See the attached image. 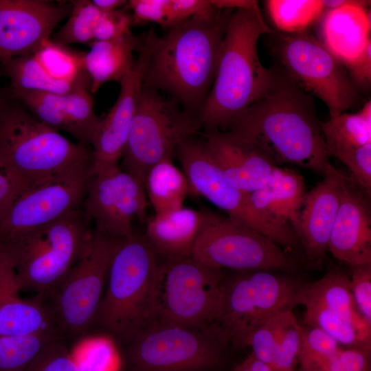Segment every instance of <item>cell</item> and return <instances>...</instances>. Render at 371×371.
I'll return each instance as SVG.
<instances>
[{"label":"cell","mask_w":371,"mask_h":371,"mask_svg":"<svg viewBox=\"0 0 371 371\" xmlns=\"http://www.w3.org/2000/svg\"><path fill=\"white\" fill-rule=\"evenodd\" d=\"M258 100L238 114L225 131L251 143L278 165L288 163L324 176L333 166L312 95L283 69Z\"/></svg>","instance_id":"6da1fadb"},{"label":"cell","mask_w":371,"mask_h":371,"mask_svg":"<svg viewBox=\"0 0 371 371\" xmlns=\"http://www.w3.org/2000/svg\"><path fill=\"white\" fill-rule=\"evenodd\" d=\"M271 34V48L284 72L305 92L319 98L326 105L330 117L356 104L358 93L346 67L308 30Z\"/></svg>","instance_id":"7c38bea8"},{"label":"cell","mask_w":371,"mask_h":371,"mask_svg":"<svg viewBox=\"0 0 371 371\" xmlns=\"http://www.w3.org/2000/svg\"><path fill=\"white\" fill-rule=\"evenodd\" d=\"M208 216V211L183 206L155 214L147 222L145 236L158 256L164 259L192 256Z\"/></svg>","instance_id":"d4e9b609"},{"label":"cell","mask_w":371,"mask_h":371,"mask_svg":"<svg viewBox=\"0 0 371 371\" xmlns=\"http://www.w3.org/2000/svg\"><path fill=\"white\" fill-rule=\"evenodd\" d=\"M225 273L192 256L164 259L154 292L153 324L205 327L219 316Z\"/></svg>","instance_id":"9c48e42d"},{"label":"cell","mask_w":371,"mask_h":371,"mask_svg":"<svg viewBox=\"0 0 371 371\" xmlns=\"http://www.w3.org/2000/svg\"><path fill=\"white\" fill-rule=\"evenodd\" d=\"M20 292L12 264L0 258V337L58 331L49 304L41 297L23 299Z\"/></svg>","instance_id":"cb8c5ba5"},{"label":"cell","mask_w":371,"mask_h":371,"mask_svg":"<svg viewBox=\"0 0 371 371\" xmlns=\"http://www.w3.org/2000/svg\"><path fill=\"white\" fill-rule=\"evenodd\" d=\"M91 2L102 12L118 10L120 7L128 3V1L124 0H93Z\"/></svg>","instance_id":"c3c4849f"},{"label":"cell","mask_w":371,"mask_h":371,"mask_svg":"<svg viewBox=\"0 0 371 371\" xmlns=\"http://www.w3.org/2000/svg\"><path fill=\"white\" fill-rule=\"evenodd\" d=\"M246 361L252 371H273L269 365L260 361L253 355H249L246 358Z\"/></svg>","instance_id":"681fc988"},{"label":"cell","mask_w":371,"mask_h":371,"mask_svg":"<svg viewBox=\"0 0 371 371\" xmlns=\"http://www.w3.org/2000/svg\"><path fill=\"white\" fill-rule=\"evenodd\" d=\"M298 305L305 307L304 324L322 329L341 346H359L371 335V324L355 305L349 275L338 267L315 282H302L295 297Z\"/></svg>","instance_id":"2e32d148"},{"label":"cell","mask_w":371,"mask_h":371,"mask_svg":"<svg viewBox=\"0 0 371 371\" xmlns=\"http://www.w3.org/2000/svg\"><path fill=\"white\" fill-rule=\"evenodd\" d=\"M321 126L330 156L371 144V101L355 113L344 112L322 122Z\"/></svg>","instance_id":"f1b7e54d"},{"label":"cell","mask_w":371,"mask_h":371,"mask_svg":"<svg viewBox=\"0 0 371 371\" xmlns=\"http://www.w3.org/2000/svg\"><path fill=\"white\" fill-rule=\"evenodd\" d=\"M132 23H157L167 30L212 7L209 0H131Z\"/></svg>","instance_id":"4dcf8cb0"},{"label":"cell","mask_w":371,"mask_h":371,"mask_svg":"<svg viewBox=\"0 0 371 371\" xmlns=\"http://www.w3.org/2000/svg\"><path fill=\"white\" fill-rule=\"evenodd\" d=\"M25 371H80L71 352L58 337L40 352Z\"/></svg>","instance_id":"ab89813d"},{"label":"cell","mask_w":371,"mask_h":371,"mask_svg":"<svg viewBox=\"0 0 371 371\" xmlns=\"http://www.w3.org/2000/svg\"><path fill=\"white\" fill-rule=\"evenodd\" d=\"M71 7V1L0 0V66L38 49Z\"/></svg>","instance_id":"ffe728a7"},{"label":"cell","mask_w":371,"mask_h":371,"mask_svg":"<svg viewBox=\"0 0 371 371\" xmlns=\"http://www.w3.org/2000/svg\"><path fill=\"white\" fill-rule=\"evenodd\" d=\"M301 324L292 311L287 313L276 346L273 371H295L300 344Z\"/></svg>","instance_id":"74e56055"},{"label":"cell","mask_w":371,"mask_h":371,"mask_svg":"<svg viewBox=\"0 0 371 371\" xmlns=\"http://www.w3.org/2000/svg\"><path fill=\"white\" fill-rule=\"evenodd\" d=\"M146 204L144 186L117 165L91 177L82 207L95 229L122 239L146 222Z\"/></svg>","instance_id":"e0dca14e"},{"label":"cell","mask_w":371,"mask_h":371,"mask_svg":"<svg viewBox=\"0 0 371 371\" xmlns=\"http://www.w3.org/2000/svg\"><path fill=\"white\" fill-rule=\"evenodd\" d=\"M144 35L137 36L131 31L111 40L93 41L85 53V65L91 80V93L104 83L120 82L133 69V52L140 49Z\"/></svg>","instance_id":"83f0119b"},{"label":"cell","mask_w":371,"mask_h":371,"mask_svg":"<svg viewBox=\"0 0 371 371\" xmlns=\"http://www.w3.org/2000/svg\"><path fill=\"white\" fill-rule=\"evenodd\" d=\"M344 65L355 90L369 91L371 87V41L359 56Z\"/></svg>","instance_id":"f6af8a7d"},{"label":"cell","mask_w":371,"mask_h":371,"mask_svg":"<svg viewBox=\"0 0 371 371\" xmlns=\"http://www.w3.org/2000/svg\"><path fill=\"white\" fill-rule=\"evenodd\" d=\"M302 284L289 273L254 270L225 273L216 324L230 345L248 346L254 333L271 317L293 310Z\"/></svg>","instance_id":"30bf717a"},{"label":"cell","mask_w":371,"mask_h":371,"mask_svg":"<svg viewBox=\"0 0 371 371\" xmlns=\"http://www.w3.org/2000/svg\"><path fill=\"white\" fill-rule=\"evenodd\" d=\"M158 257L145 235L133 232L120 240L90 328L100 329L126 345L153 324Z\"/></svg>","instance_id":"277c9868"},{"label":"cell","mask_w":371,"mask_h":371,"mask_svg":"<svg viewBox=\"0 0 371 371\" xmlns=\"http://www.w3.org/2000/svg\"><path fill=\"white\" fill-rule=\"evenodd\" d=\"M258 5L234 10L223 41L212 87L198 119L207 131H225L242 111L264 95L273 70L258 56L260 36L270 34Z\"/></svg>","instance_id":"3957f363"},{"label":"cell","mask_w":371,"mask_h":371,"mask_svg":"<svg viewBox=\"0 0 371 371\" xmlns=\"http://www.w3.org/2000/svg\"><path fill=\"white\" fill-rule=\"evenodd\" d=\"M3 74L2 67L0 66V108L9 96L8 91L5 90L1 85V78Z\"/></svg>","instance_id":"f907efd6"},{"label":"cell","mask_w":371,"mask_h":371,"mask_svg":"<svg viewBox=\"0 0 371 371\" xmlns=\"http://www.w3.org/2000/svg\"><path fill=\"white\" fill-rule=\"evenodd\" d=\"M370 2L347 0L324 17L320 41L343 64L359 56L371 41Z\"/></svg>","instance_id":"484cf974"},{"label":"cell","mask_w":371,"mask_h":371,"mask_svg":"<svg viewBox=\"0 0 371 371\" xmlns=\"http://www.w3.org/2000/svg\"><path fill=\"white\" fill-rule=\"evenodd\" d=\"M144 189L155 214L183 207L187 194L190 192L184 172L172 159L161 161L150 169L144 181Z\"/></svg>","instance_id":"f546056e"},{"label":"cell","mask_w":371,"mask_h":371,"mask_svg":"<svg viewBox=\"0 0 371 371\" xmlns=\"http://www.w3.org/2000/svg\"><path fill=\"white\" fill-rule=\"evenodd\" d=\"M335 157L350 170V177L362 190L371 196V144L338 154Z\"/></svg>","instance_id":"b9f144b4"},{"label":"cell","mask_w":371,"mask_h":371,"mask_svg":"<svg viewBox=\"0 0 371 371\" xmlns=\"http://www.w3.org/2000/svg\"><path fill=\"white\" fill-rule=\"evenodd\" d=\"M69 19L51 41L63 46L72 43L90 44L93 41V30L102 12L91 1H71Z\"/></svg>","instance_id":"e575fe53"},{"label":"cell","mask_w":371,"mask_h":371,"mask_svg":"<svg viewBox=\"0 0 371 371\" xmlns=\"http://www.w3.org/2000/svg\"><path fill=\"white\" fill-rule=\"evenodd\" d=\"M206 148L227 180L251 194L262 187L278 166L256 145L227 131L204 132Z\"/></svg>","instance_id":"603a6c76"},{"label":"cell","mask_w":371,"mask_h":371,"mask_svg":"<svg viewBox=\"0 0 371 371\" xmlns=\"http://www.w3.org/2000/svg\"><path fill=\"white\" fill-rule=\"evenodd\" d=\"M349 277L355 305L362 317L371 324V263L351 267Z\"/></svg>","instance_id":"7bdbcfd3"},{"label":"cell","mask_w":371,"mask_h":371,"mask_svg":"<svg viewBox=\"0 0 371 371\" xmlns=\"http://www.w3.org/2000/svg\"><path fill=\"white\" fill-rule=\"evenodd\" d=\"M62 337L57 330L0 337V371H25L44 347Z\"/></svg>","instance_id":"d6a6232c"},{"label":"cell","mask_w":371,"mask_h":371,"mask_svg":"<svg viewBox=\"0 0 371 371\" xmlns=\"http://www.w3.org/2000/svg\"><path fill=\"white\" fill-rule=\"evenodd\" d=\"M235 10L209 9L157 35L144 84L199 116L212 87L223 41Z\"/></svg>","instance_id":"7a4b0ae2"},{"label":"cell","mask_w":371,"mask_h":371,"mask_svg":"<svg viewBox=\"0 0 371 371\" xmlns=\"http://www.w3.org/2000/svg\"><path fill=\"white\" fill-rule=\"evenodd\" d=\"M295 371H310V369L308 368L300 366L298 368L296 369ZM320 371V370H317Z\"/></svg>","instance_id":"816d5d0a"},{"label":"cell","mask_w":371,"mask_h":371,"mask_svg":"<svg viewBox=\"0 0 371 371\" xmlns=\"http://www.w3.org/2000/svg\"><path fill=\"white\" fill-rule=\"evenodd\" d=\"M89 88L79 87L61 94L63 112L67 123L66 132L78 143L91 145L95 133L102 120L94 110L93 100Z\"/></svg>","instance_id":"1f68e13d"},{"label":"cell","mask_w":371,"mask_h":371,"mask_svg":"<svg viewBox=\"0 0 371 371\" xmlns=\"http://www.w3.org/2000/svg\"><path fill=\"white\" fill-rule=\"evenodd\" d=\"M314 368L322 371H371V349L341 346Z\"/></svg>","instance_id":"60d3db41"},{"label":"cell","mask_w":371,"mask_h":371,"mask_svg":"<svg viewBox=\"0 0 371 371\" xmlns=\"http://www.w3.org/2000/svg\"><path fill=\"white\" fill-rule=\"evenodd\" d=\"M124 346L125 371H216L230 343L216 323L205 327L155 323Z\"/></svg>","instance_id":"52a82bcc"},{"label":"cell","mask_w":371,"mask_h":371,"mask_svg":"<svg viewBox=\"0 0 371 371\" xmlns=\"http://www.w3.org/2000/svg\"><path fill=\"white\" fill-rule=\"evenodd\" d=\"M85 55L48 39L33 54L10 60L1 67L10 80V91L65 94L82 87L91 89Z\"/></svg>","instance_id":"ac0fdd59"},{"label":"cell","mask_w":371,"mask_h":371,"mask_svg":"<svg viewBox=\"0 0 371 371\" xmlns=\"http://www.w3.org/2000/svg\"><path fill=\"white\" fill-rule=\"evenodd\" d=\"M28 188L16 179L0 170V212Z\"/></svg>","instance_id":"bcb514c9"},{"label":"cell","mask_w":371,"mask_h":371,"mask_svg":"<svg viewBox=\"0 0 371 371\" xmlns=\"http://www.w3.org/2000/svg\"><path fill=\"white\" fill-rule=\"evenodd\" d=\"M328 251L350 268L371 263V211L368 196L352 178L345 175Z\"/></svg>","instance_id":"44dd1931"},{"label":"cell","mask_w":371,"mask_h":371,"mask_svg":"<svg viewBox=\"0 0 371 371\" xmlns=\"http://www.w3.org/2000/svg\"><path fill=\"white\" fill-rule=\"evenodd\" d=\"M86 163H92L88 146L69 140L9 95L0 108V170L30 188Z\"/></svg>","instance_id":"5b68a950"},{"label":"cell","mask_w":371,"mask_h":371,"mask_svg":"<svg viewBox=\"0 0 371 371\" xmlns=\"http://www.w3.org/2000/svg\"><path fill=\"white\" fill-rule=\"evenodd\" d=\"M341 346L322 329L301 324L298 353L300 366L314 368L317 363L337 352Z\"/></svg>","instance_id":"8d00e7d4"},{"label":"cell","mask_w":371,"mask_h":371,"mask_svg":"<svg viewBox=\"0 0 371 371\" xmlns=\"http://www.w3.org/2000/svg\"><path fill=\"white\" fill-rule=\"evenodd\" d=\"M131 15L118 10L102 12L93 30V41L117 38L130 31Z\"/></svg>","instance_id":"ee69618b"},{"label":"cell","mask_w":371,"mask_h":371,"mask_svg":"<svg viewBox=\"0 0 371 371\" xmlns=\"http://www.w3.org/2000/svg\"><path fill=\"white\" fill-rule=\"evenodd\" d=\"M92 163L67 169L23 192L0 212V243L82 207Z\"/></svg>","instance_id":"9a60e30c"},{"label":"cell","mask_w":371,"mask_h":371,"mask_svg":"<svg viewBox=\"0 0 371 371\" xmlns=\"http://www.w3.org/2000/svg\"><path fill=\"white\" fill-rule=\"evenodd\" d=\"M192 256L221 270L291 273L295 268L290 254L271 239L212 212Z\"/></svg>","instance_id":"4fadbf2b"},{"label":"cell","mask_w":371,"mask_h":371,"mask_svg":"<svg viewBox=\"0 0 371 371\" xmlns=\"http://www.w3.org/2000/svg\"><path fill=\"white\" fill-rule=\"evenodd\" d=\"M94 229L82 207L0 243L14 265L21 291L49 297L88 251Z\"/></svg>","instance_id":"8992f818"},{"label":"cell","mask_w":371,"mask_h":371,"mask_svg":"<svg viewBox=\"0 0 371 371\" xmlns=\"http://www.w3.org/2000/svg\"><path fill=\"white\" fill-rule=\"evenodd\" d=\"M120 240L94 229L88 251L49 296V306L63 338L80 336L90 328Z\"/></svg>","instance_id":"5bb4252c"},{"label":"cell","mask_w":371,"mask_h":371,"mask_svg":"<svg viewBox=\"0 0 371 371\" xmlns=\"http://www.w3.org/2000/svg\"><path fill=\"white\" fill-rule=\"evenodd\" d=\"M210 4L218 9L237 10L251 8L258 5L256 1L252 0H209Z\"/></svg>","instance_id":"7dc6e473"},{"label":"cell","mask_w":371,"mask_h":371,"mask_svg":"<svg viewBox=\"0 0 371 371\" xmlns=\"http://www.w3.org/2000/svg\"><path fill=\"white\" fill-rule=\"evenodd\" d=\"M80 371H117L119 359L113 341L106 337L89 339L71 352Z\"/></svg>","instance_id":"d590c367"},{"label":"cell","mask_w":371,"mask_h":371,"mask_svg":"<svg viewBox=\"0 0 371 371\" xmlns=\"http://www.w3.org/2000/svg\"><path fill=\"white\" fill-rule=\"evenodd\" d=\"M288 310L271 317L251 335L248 346L253 355L270 367L273 361L277 343L285 322Z\"/></svg>","instance_id":"f35d334b"},{"label":"cell","mask_w":371,"mask_h":371,"mask_svg":"<svg viewBox=\"0 0 371 371\" xmlns=\"http://www.w3.org/2000/svg\"><path fill=\"white\" fill-rule=\"evenodd\" d=\"M266 5L278 31L288 34L307 30L324 10L320 0H269Z\"/></svg>","instance_id":"836d02e7"},{"label":"cell","mask_w":371,"mask_h":371,"mask_svg":"<svg viewBox=\"0 0 371 371\" xmlns=\"http://www.w3.org/2000/svg\"><path fill=\"white\" fill-rule=\"evenodd\" d=\"M157 35L153 27L144 34L133 69L120 82L115 103L95 133L91 143L92 176L117 166L122 159Z\"/></svg>","instance_id":"d6986e66"},{"label":"cell","mask_w":371,"mask_h":371,"mask_svg":"<svg viewBox=\"0 0 371 371\" xmlns=\"http://www.w3.org/2000/svg\"><path fill=\"white\" fill-rule=\"evenodd\" d=\"M304 178L298 172L278 166L269 179L249 194L251 203L258 212L271 220L295 231L303 207Z\"/></svg>","instance_id":"4316f807"},{"label":"cell","mask_w":371,"mask_h":371,"mask_svg":"<svg viewBox=\"0 0 371 371\" xmlns=\"http://www.w3.org/2000/svg\"><path fill=\"white\" fill-rule=\"evenodd\" d=\"M344 175L334 166L306 194L295 231L307 261L321 267L337 214Z\"/></svg>","instance_id":"7402d4cb"},{"label":"cell","mask_w":371,"mask_h":371,"mask_svg":"<svg viewBox=\"0 0 371 371\" xmlns=\"http://www.w3.org/2000/svg\"><path fill=\"white\" fill-rule=\"evenodd\" d=\"M201 129L198 117L143 83L122 157V169L144 186L150 169L172 159L177 147Z\"/></svg>","instance_id":"ba28073f"},{"label":"cell","mask_w":371,"mask_h":371,"mask_svg":"<svg viewBox=\"0 0 371 371\" xmlns=\"http://www.w3.org/2000/svg\"><path fill=\"white\" fill-rule=\"evenodd\" d=\"M178 157L190 192L200 195L227 215L234 223L269 238L289 254L302 249L293 229L258 212L249 194L232 185L210 155L203 138L192 136L177 148Z\"/></svg>","instance_id":"8fae6325"}]
</instances>
